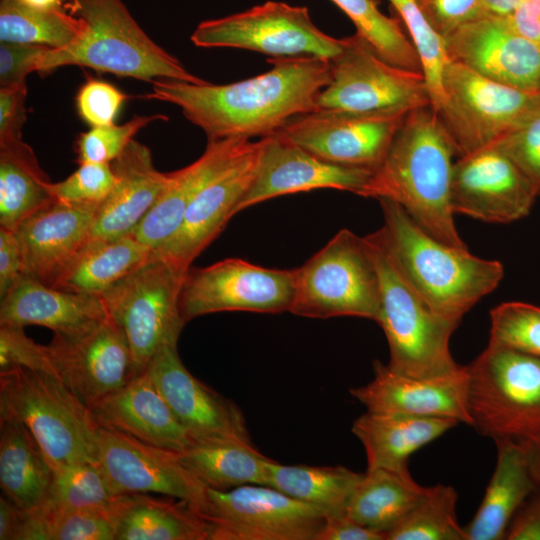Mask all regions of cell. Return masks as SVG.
<instances>
[{"instance_id": "1", "label": "cell", "mask_w": 540, "mask_h": 540, "mask_svg": "<svg viewBox=\"0 0 540 540\" xmlns=\"http://www.w3.org/2000/svg\"><path fill=\"white\" fill-rule=\"evenodd\" d=\"M268 63L270 70L228 84L156 80L145 97L177 106L208 140L273 136L292 118L317 110V96L331 79V61L290 57Z\"/></svg>"}, {"instance_id": "2", "label": "cell", "mask_w": 540, "mask_h": 540, "mask_svg": "<svg viewBox=\"0 0 540 540\" xmlns=\"http://www.w3.org/2000/svg\"><path fill=\"white\" fill-rule=\"evenodd\" d=\"M455 147L432 105L409 111L359 196L396 202L435 239L461 249L451 206Z\"/></svg>"}, {"instance_id": "3", "label": "cell", "mask_w": 540, "mask_h": 540, "mask_svg": "<svg viewBox=\"0 0 540 540\" xmlns=\"http://www.w3.org/2000/svg\"><path fill=\"white\" fill-rule=\"evenodd\" d=\"M379 202L384 225L377 231L395 264L437 314L460 324L477 302L497 288L503 265L435 239L396 202Z\"/></svg>"}, {"instance_id": "4", "label": "cell", "mask_w": 540, "mask_h": 540, "mask_svg": "<svg viewBox=\"0 0 540 540\" xmlns=\"http://www.w3.org/2000/svg\"><path fill=\"white\" fill-rule=\"evenodd\" d=\"M66 8L84 22V31L73 44L46 50L36 72L79 66L152 83L160 79L207 82L155 43L122 0H69Z\"/></svg>"}, {"instance_id": "5", "label": "cell", "mask_w": 540, "mask_h": 540, "mask_svg": "<svg viewBox=\"0 0 540 540\" xmlns=\"http://www.w3.org/2000/svg\"><path fill=\"white\" fill-rule=\"evenodd\" d=\"M380 282L376 322L389 347L388 366L403 375L429 378L451 374L463 366L450 352V338L459 323L437 314L401 273L378 231L364 236Z\"/></svg>"}, {"instance_id": "6", "label": "cell", "mask_w": 540, "mask_h": 540, "mask_svg": "<svg viewBox=\"0 0 540 540\" xmlns=\"http://www.w3.org/2000/svg\"><path fill=\"white\" fill-rule=\"evenodd\" d=\"M0 418L23 423L52 465L98 463V424L55 375L24 367L0 371Z\"/></svg>"}, {"instance_id": "7", "label": "cell", "mask_w": 540, "mask_h": 540, "mask_svg": "<svg viewBox=\"0 0 540 540\" xmlns=\"http://www.w3.org/2000/svg\"><path fill=\"white\" fill-rule=\"evenodd\" d=\"M467 371L478 433L518 442L540 437V358L489 341Z\"/></svg>"}, {"instance_id": "8", "label": "cell", "mask_w": 540, "mask_h": 540, "mask_svg": "<svg viewBox=\"0 0 540 540\" xmlns=\"http://www.w3.org/2000/svg\"><path fill=\"white\" fill-rule=\"evenodd\" d=\"M380 282L364 237L339 230L318 252L295 268L289 312L327 319L340 316L376 320Z\"/></svg>"}, {"instance_id": "9", "label": "cell", "mask_w": 540, "mask_h": 540, "mask_svg": "<svg viewBox=\"0 0 540 540\" xmlns=\"http://www.w3.org/2000/svg\"><path fill=\"white\" fill-rule=\"evenodd\" d=\"M186 272L154 251L132 273L101 295L108 315L123 329L137 374L159 349L177 346L186 324L179 306Z\"/></svg>"}, {"instance_id": "10", "label": "cell", "mask_w": 540, "mask_h": 540, "mask_svg": "<svg viewBox=\"0 0 540 540\" xmlns=\"http://www.w3.org/2000/svg\"><path fill=\"white\" fill-rule=\"evenodd\" d=\"M442 86L445 99L436 113L457 157L490 146L540 102V91L500 84L452 60Z\"/></svg>"}, {"instance_id": "11", "label": "cell", "mask_w": 540, "mask_h": 540, "mask_svg": "<svg viewBox=\"0 0 540 540\" xmlns=\"http://www.w3.org/2000/svg\"><path fill=\"white\" fill-rule=\"evenodd\" d=\"M201 48H237L270 58L318 57L332 60L343 38L321 31L305 6L266 1L229 16L204 20L190 37Z\"/></svg>"}, {"instance_id": "12", "label": "cell", "mask_w": 540, "mask_h": 540, "mask_svg": "<svg viewBox=\"0 0 540 540\" xmlns=\"http://www.w3.org/2000/svg\"><path fill=\"white\" fill-rule=\"evenodd\" d=\"M316 104L352 113H406L431 100L422 72L388 63L355 33L343 38L342 51L331 60L330 82Z\"/></svg>"}, {"instance_id": "13", "label": "cell", "mask_w": 540, "mask_h": 540, "mask_svg": "<svg viewBox=\"0 0 540 540\" xmlns=\"http://www.w3.org/2000/svg\"><path fill=\"white\" fill-rule=\"evenodd\" d=\"M211 540H316L326 521L318 508L261 484L207 489Z\"/></svg>"}, {"instance_id": "14", "label": "cell", "mask_w": 540, "mask_h": 540, "mask_svg": "<svg viewBox=\"0 0 540 540\" xmlns=\"http://www.w3.org/2000/svg\"><path fill=\"white\" fill-rule=\"evenodd\" d=\"M295 292V269H273L240 258L189 268L180 289L185 323L224 311L281 313L289 311Z\"/></svg>"}, {"instance_id": "15", "label": "cell", "mask_w": 540, "mask_h": 540, "mask_svg": "<svg viewBox=\"0 0 540 540\" xmlns=\"http://www.w3.org/2000/svg\"><path fill=\"white\" fill-rule=\"evenodd\" d=\"M48 346L54 373L87 407L137 374L121 326L110 316L70 333H54Z\"/></svg>"}, {"instance_id": "16", "label": "cell", "mask_w": 540, "mask_h": 540, "mask_svg": "<svg viewBox=\"0 0 540 540\" xmlns=\"http://www.w3.org/2000/svg\"><path fill=\"white\" fill-rule=\"evenodd\" d=\"M407 113L317 109L292 118L275 135L328 162L374 172Z\"/></svg>"}, {"instance_id": "17", "label": "cell", "mask_w": 540, "mask_h": 540, "mask_svg": "<svg viewBox=\"0 0 540 540\" xmlns=\"http://www.w3.org/2000/svg\"><path fill=\"white\" fill-rule=\"evenodd\" d=\"M98 463L116 495L154 492L186 501L203 514L208 487L182 462L179 452L98 428Z\"/></svg>"}, {"instance_id": "18", "label": "cell", "mask_w": 540, "mask_h": 540, "mask_svg": "<svg viewBox=\"0 0 540 540\" xmlns=\"http://www.w3.org/2000/svg\"><path fill=\"white\" fill-rule=\"evenodd\" d=\"M538 197L531 182L492 146L459 156L451 183V206L488 223H511L527 216Z\"/></svg>"}, {"instance_id": "19", "label": "cell", "mask_w": 540, "mask_h": 540, "mask_svg": "<svg viewBox=\"0 0 540 540\" xmlns=\"http://www.w3.org/2000/svg\"><path fill=\"white\" fill-rule=\"evenodd\" d=\"M145 371L194 443H252L239 407L193 376L182 363L177 346L159 349Z\"/></svg>"}, {"instance_id": "20", "label": "cell", "mask_w": 540, "mask_h": 540, "mask_svg": "<svg viewBox=\"0 0 540 540\" xmlns=\"http://www.w3.org/2000/svg\"><path fill=\"white\" fill-rule=\"evenodd\" d=\"M448 60L500 84L540 91V43L520 35L507 16L485 13L444 38Z\"/></svg>"}, {"instance_id": "21", "label": "cell", "mask_w": 540, "mask_h": 540, "mask_svg": "<svg viewBox=\"0 0 540 540\" xmlns=\"http://www.w3.org/2000/svg\"><path fill=\"white\" fill-rule=\"evenodd\" d=\"M261 140L208 182L191 201L177 231L156 254L187 272L191 263L220 234L255 177Z\"/></svg>"}, {"instance_id": "22", "label": "cell", "mask_w": 540, "mask_h": 540, "mask_svg": "<svg viewBox=\"0 0 540 540\" xmlns=\"http://www.w3.org/2000/svg\"><path fill=\"white\" fill-rule=\"evenodd\" d=\"M373 171L323 160L277 136L261 138L255 177L237 213L266 200L317 189L360 194Z\"/></svg>"}, {"instance_id": "23", "label": "cell", "mask_w": 540, "mask_h": 540, "mask_svg": "<svg viewBox=\"0 0 540 540\" xmlns=\"http://www.w3.org/2000/svg\"><path fill=\"white\" fill-rule=\"evenodd\" d=\"M374 378L350 394L367 411L416 417L451 418L471 426L467 366L451 374L418 378L393 371L378 360Z\"/></svg>"}, {"instance_id": "24", "label": "cell", "mask_w": 540, "mask_h": 540, "mask_svg": "<svg viewBox=\"0 0 540 540\" xmlns=\"http://www.w3.org/2000/svg\"><path fill=\"white\" fill-rule=\"evenodd\" d=\"M88 408L98 426L146 444L183 452L194 443L146 371Z\"/></svg>"}, {"instance_id": "25", "label": "cell", "mask_w": 540, "mask_h": 540, "mask_svg": "<svg viewBox=\"0 0 540 540\" xmlns=\"http://www.w3.org/2000/svg\"><path fill=\"white\" fill-rule=\"evenodd\" d=\"M98 208L56 200L23 221L15 232L25 276L51 286L89 239Z\"/></svg>"}, {"instance_id": "26", "label": "cell", "mask_w": 540, "mask_h": 540, "mask_svg": "<svg viewBox=\"0 0 540 540\" xmlns=\"http://www.w3.org/2000/svg\"><path fill=\"white\" fill-rule=\"evenodd\" d=\"M111 166L116 182L98 208L89 239L131 235L170 181V172L159 171L150 149L135 139Z\"/></svg>"}, {"instance_id": "27", "label": "cell", "mask_w": 540, "mask_h": 540, "mask_svg": "<svg viewBox=\"0 0 540 540\" xmlns=\"http://www.w3.org/2000/svg\"><path fill=\"white\" fill-rule=\"evenodd\" d=\"M252 143L242 138L208 140L199 158L170 172L165 190L131 235L152 250L161 247L177 231L186 209L200 190L244 154Z\"/></svg>"}, {"instance_id": "28", "label": "cell", "mask_w": 540, "mask_h": 540, "mask_svg": "<svg viewBox=\"0 0 540 540\" xmlns=\"http://www.w3.org/2000/svg\"><path fill=\"white\" fill-rule=\"evenodd\" d=\"M107 315L101 296L65 291L28 276L0 303V324L38 325L54 333L84 329Z\"/></svg>"}, {"instance_id": "29", "label": "cell", "mask_w": 540, "mask_h": 540, "mask_svg": "<svg viewBox=\"0 0 540 540\" xmlns=\"http://www.w3.org/2000/svg\"><path fill=\"white\" fill-rule=\"evenodd\" d=\"M458 423L451 418L367 411L354 421L352 432L364 447L367 470L409 472L410 456Z\"/></svg>"}, {"instance_id": "30", "label": "cell", "mask_w": 540, "mask_h": 540, "mask_svg": "<svg viewBox=\"0 0 540 540\" xmlns=\"http://www.w3.org/2000/svg\"><path fill=\"white\" fill-rule=\"evenodd\" d=\"M497 461L480 507L464 527L467 540H502L522 503L536 490L522 444L494 440Z\"/></svg>"}, {"instance_id": "31", "label": "cell", "mask_w": 540, "mask_h": 540, "mask_svg": "<svg viewBox=\"0 0 540 540\" xmlns=\"http://www.w3.org/2000/svg\"><path fill=\"white\" fill-rule=\"evenodd\" d=\"M115 540H211L212 524L186 501L146 493L120 494L114 500Z\"/></svg>"}, {"instance_id": "32", "label": "cell", "mask_w": 540, "mask_h": 540, "mask_svg": "<svg viewBox=\"0 0 540 540\" xmlns=\"http://www.w3.org/2000/svg\"><path fill=\"white\" fill-rule=\"evenodd\" d=\"M153 250L132 235L88 239L57 276L52 287L101 296L144 264Z\"/></svg>"}, {"instance_id": "33", "label": "cell", "mask_w": 540, "mask_h": 540, "mask_svg": "<svg viewBox=\"0 0 540 540\" xmlns=\"http://www.w3.org/2000/svg\"><path fill=\"white\" fill-rule=\"evenodd\" d=\"M53 467L21 422L0 418V485L18 508L30 511L45 501Z\"/></svg>"}, {"instance_id": "34", "label": "cell", "mask_w": 540, "mask_h": 540, "mask_svg": "<svg viewBox=\"0 0 540 540\" xmlns=\"http://www.w3.org/2000/svg\"><path fill=\"white\" fill-rule=\"evenodd\" d=\"M51 183L23 139L0 143V227L16 231L23 221L56 201Z\"/></svg>"}, {"instance_id": "35", "label": "cell", "mask_w": 540, "mask_h": 540, "mask_svg": "<svg viewBox=\"0 0 540 540\" xmlns=\"http://www.w3.org/2000/svg\"><path fill=\"white\" fill-rule=\"evenodd\" d=\"M426 487L409 472L366 470L348 505L347 514L361 525L386 535L415 506Z\"/></svg>"}, {"instance_id": "36", "label": "cell", "mask_w": 540, "mask_h": 540, "mask_svg": "<svg viewBox=\"0 0 540 540\" xmlns=\"http://www.w3.org/2000/svg\"><path fill=\"white\" fill-rule=\"evenodd\" d=\"M362 475L341 465H283L272 460L267 485L318 508L326 517H336L347 514Z\"/></svg>"}, {"instance_id": "37", "label": "cell", "mask_w": 540, "mask_h": 540, "mask_svg": "<svg viewBox=\"0 0 540 540\" xmlns=\"http://www.w3.org/2000/svg\"><path fill=\"white\" fill-rule=\"evenodd\" d=\"M179 457L208 488L216 490L247 484L267 485L272 461L253 443L241 441L195 442L179 452Z\"/></svg>"}, {"instance_id": "38", "label": "cell", "mask_w": 540, "mask_h": 540, "mask_svg": "<svg viewBox=\"0 0 540 540\" xmlns=\"http://www.w3.org/2000/svg\"><path fill=\"white\" fill-rule=\"evenodd\" d=\"M84 22L63 8L41 10L18 0H0V42L60 49L83 33Z\"/></svg>"}, {"instance_id": "39", "label": "cell", "mask_w": 540, "mask_h": 540, "mask_svg": "<svg viewBox=\"0 0 540 540\" xmlns=\"http://www.w3.org/2000/svg\"><path fill=\"white\" fill-rule=\"evenodd\" d=\"M353 22L356 33L388 63L422 72L419 55L400 22L384 15L374 0H331Z\"/></svg>"}, {"instance_id": "40", "label": "cell", "mask_w": 540, "mask_h": 540, "mask_svg": "<svg viewBox=\"0 0 540 540\" xmlns=\"http://www.w3.org/2000/svg\"><path fill=\"white\" fill-rule=\"evenodd\" d=\"M456 490L448 485L426 487L411 511L386 535V540H467L457 520Z\"/></svg>"}, {"instance_id": "41", "label": "cell", "mask_w": 540, "mask_h": 540, "mask_svg": "<svg viewBox=\"0 0 540 540\" xmlns=\"http://www.w3.org/2000/svg\"><path fill=\"white\" fill-rule=\"evenodd\" d=\"M53 470L48 495L41 505L49 511L106 507L117 496L97 463L61 465Z\"/></svg>"}, {"instance_id": "42", "label": "cell", "mask_w": 540, "mask_h": 540, "mask_svg": "<svg viewBox=\"0 0 540 540\" xmlns=\"http://www.w3.org/2000/svg\"><path fill=\"white\" fill-rule=\"evenodd\" d=\"M408 29L419 55L431 105L437 110L444 102L442 86L444 67L448 62L444 40L432 29L417 0H389Z\"/></svg>"}, {"instance_id": "43", "label": "cell", "mask_w": 540, "mask_h": 540, "mask_svg": "<svg viewBox=\"0 0 540 540\" xmlns=\"http://www.w3.org/2000/svg\"><path fill=\"white\" fill-rule=\"evenodd\" d=\"M489 341L540 358V307L505 302L490 312Z\"/></svg>"}, {"instance_id": "44", "label": "cell", "mask_w": 540, "mask_h": 540, "mask_svg": "<svg viewBox=\"0 0 540 540\" xmlns=\"http://www.w3.org/2000/svg\"><path fill=\"white\" fill-rule=\"evenodd\" d=\"M36 509L45 518L48 540L116 539L118 519L114 501L106 507L49 511L40 506Z\"/></svg>"}, {"instance_id": "45", "label": "cell", "mask_w": 540, "mask_h": 540, "mask_svg": "<svg viewBox=\"0 0 540 540\" xmlns=\"http://www.w3.org/2000/svg\"><path fill=\"white\" fill-rule=\"evenodd\" d=\"M165 119L166 116L162 114L135 115L123 124L91 127L80 133L75 141L76 162L111 164L141 129L154 121Z\"/></svg>"}, {"instance_id": "46", "label": "cell", "mask_w": 540, "mask_h": 540, "mask_svg": "<svg viewBox=\"0 0 540 540\" xmlns=\"http://www.w3.org/2000/svg\"><path fill=\"white\" fill-rule=\"evenodd\" d=\"M490 146L508 157L540 196V102Z\"/></svg>"}, {"instance_id": "47", "label": "cell", "mask_w": 540, "mask_h": 540, "mask_svg": "<svg viewBox=\"0 0 540 540\" xmlns=\"http://www.w3.org/2000/svg\"><path fill=\"white\" fill-rule=\"evenodd\" d=\"M116 177L109 163H83L66 179L51 183L55 200L100 206L112 191Z\"/></svg>"}, {"instance_id": "48", "label": "cell", "mask_w": 540, "mask_h": 540, "mask_svg": "<svg viewBox=\"0 0 540 540\" xmlns=\"http://www.w3.org/2000/svg\"><path fill=\"white\" fill-rule=\"evenodd\" d=\"M129 95L104 80L89 78L79 88L75 105L78 115L91 127L114 124Z\"/></svg>"}, {"instance_id": "49", "label": "cell", "mask_w": 540, "mask_h": 540, "mask_svg": "<svg viewBox=\"0 0 540 540\" xmlns=\"http://www.w3.org/2000/svg\"><path fill=\"white\" fill-rule=\"evenodd\" d=\"M23 328L0 324V371L24 367L55 375L48 346L34 342Z\"/></svg>"}, {"instance_id": "50", "label": "cell", "mask_w": 540, "mask_h": 540, "mask_svg": "<svg viewBox=\"0 0 540 540\" xmlns=\"http://www.w3.org/2000/svg\"><path fill=\"white\" fill-rule=\"evenodd\" d=\"M432 29L444 40L486 12L485 0H417Z\"/></svg>"}, {"instance_id": "51", "label": "cell", "mask_w": 540, "mask_h": 540, "mask_svg": "<svg viewBox=\"0 0 540 540\" xmlns=\"http://www.w3.org/2000/svg\"><path fill=\"white\" fill-rule=\"evenodd\" d=\"M39 45L0 44V88L26 87V78L36 67L46 50Z\"/></svg>"}, {"instance_id": "52", "label": "cell", "mask_w": 540, "mask_h": 540, "mask_svg": "<svg viewBox=\"0 0 540 540\" xmlns=\"http://www.w3.org/2000/svg\"><path fill=\"white\" fill-rule=\"evenodd\" d=\"M28 87L0 88V143L22 139Z\"/></svg>"}, {"instance_id": "53", "label": "cell", "mask_w": 540, "mask_h": 540, "mask_svg": "<svg viewBox=\"0 0 540 540\" xmlns=\"http://www.w3.org/2000/svg\"><path fill=\"white\" fill-rule=\"evenodd\" d=\"M25 276L23 251L15 231L0 227V298Z\"/></svg>"}, {"instance_id": "54", "label": "cell", "mask_w": 540, "mask_h": 540, "mask_svg": "<svg viewBox=\"0 0 540 540\" xmlns=\"http://www.w3.org/2000/svg\"><path fill=\"white\" fill-rule=\"evenodd\" d=\"M504 540H540V493L534 491L519 507Z\"/></svg>"}, {"instance_id": "55", "label": "cell", "mask_w": 540, "mask_h": 540, "mask_svg": "<svg viewBox=\"0 0 540 540\" xmlns=\"http://www.w3.org/2000/svg\"><path fill=\"white\" fill-rule=\"evenodd\" d=\"M316 540H386L385 535L371 530L348 515L326 517Z\"/></svg>"}, {"instance_id": "56", "label": "cell", "mask_w": 540, "mask_h": 540, "mask_svg": "<svg viewBox=\"0 0 540 540\" xmlns=\"http://www.w3.org/2000/svg\"><path fill=\"white\" fill-rule=\"evenodd\" d=\"M507 18L520 35L540 43V0H522Z\"/></svg>"}, {"instance_id": "57", "label": "cell", "mask_w": 540, "mask_h": 540, "mask_svg": "<svg viewBox=\"0 0 540 540\" xmlns=\"http://www.w3.org/2000/svg\"><path fill=\"white\" fill-rule=\"evenodd\" d=\"M21 512L10 500L0 497V540H15Z\"/></svg>"}, {"instance_id": "58", "label": "cell", "mask_w": 540, "mask_h": 540, "mask_svg": "<svg viewBox=\"0 0 540 540\" xmlns=\"http://www.w3.org/2000/svg\"><path fill=\"white\" fill-rule=\"evenodd\" d=\"M525 450L527 463L535 488L540 493V437L520 442Z\"/></svg>"}, {"instance_id": "59", "label": "cell", "mask_w": 540, "mask_h": 540, "mask_svg": "<svg viewBox=\"0 0 540 540\" xmlns=\"http://www.w3.org/2000/svg\"><path fill=\"white\" fill-rule=\"evenodd\" d=\"M522 0H485L486 12L508 16Z\"/></svg>"}, {"instance_id": "60", "label": "cell", "mask_w": 540, "mask_h": 540, "mask_svg": "<svg viewBox=\"0 0 540 540\" xmlns=\"http://www.w3.org/2000/svg\"><path fill=\"white\" fill-rule=\"evenodd\" d=\"M23 5L41 10L59 9L63 6V0H18Z\"/></svg>"}]
</instances>
